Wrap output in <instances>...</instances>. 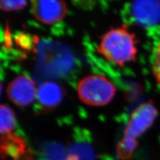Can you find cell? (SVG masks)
Wrapping results in <instances>:
<instances>
[{"label":"cell","instance_id":"6da1fadb","mask_svg":"<svg viewBox=\"0 0 160 160\" xmlns=\"http://www.w3.org/2000/svg\"><path fill=\"white\" fill-rule=\"evenodd\" d=\"M137 41L128 26L112 29L102 37L98 52L108 61L119 66L132 62L137 54Z\"/></svg>","mask_w":160,"mask_h":160},{"label":"cell","instance_id":"7a4b0ae2","mask_svg":"<svg viewBox=\"0 0 160 160\" xmlns=\"http://www.w3.org/2000/svg\"><path fill=\"white\" fill-rule=\"evenodd\" d=\"M116 92L113 83L101 75H91L78 83V93L82 101L89 106H105L112 101Z\"/></svg>","mask_w":160,"mask_h":160},{"label":"cell","instance_id":"52a82bcc","mask_svg":"<svg viewBox=\"0 0 160 160\" xmlns=\"http://www.w3.org/2000/svg\"><path fill=\"white\" fill-rule=\"evenodd\" d=\"M156 6L151 2H135L132 5V13L136 21L147 25L156 18Z\"/></svg>","mask_w":160,"mask_h":160},{"label":"cell","instance_id":"8fae6325","mask_svg":"<svg viewBox=\"0 0 160 160\" xmlns=\"http://www.w3.org/2000/svg\"><path fill=\"white\" fill-rule=\"evenodd\" d=\"M152 70L154 78L160 88V41L155 49L153 58Z\"/></svg>","mask_w":160,"mask_h":160},{"label":"cell","instance_id":"5b68a950","mask_svg":"<svg viewBox=\"0 0 160 160\" xmlns=\"http://www.w3.org/2000/svg\"><path fill=\"white\" fill-rule=\"evenodd\" d=\"M154 116L153 108L148 104L139 106L132 113L124 130V137L134 138L141 134L152 123Z\"/></svg>","mask_w":160,"mask_h":160},{"label":"cell","instance_id":"30bf717a","mask_svg":"<svg viewBox=\"0 0 160 160\" xmlns=\"http://www.w3.org/2000/svg\"><path fill=\"white\" fill-rule=\"evenodd\" d=\"M136 146L137 142L134 138L123 137L118 145L117 152L119 158L123 159L129 158Z\"/></svg>","mask_w":160,"mask_h":160},{"label":"cell","instance_id":"277c9868","mask_svg":"<svg viewBox=\"0 0 160 160\" xmlns=\"http://www.w3.org/2000/svg\"><path fill=\"white\" fill-rule=\"evenodd\" d=\"M37 90L29 78L19 76L9 83L7 95L10 101L18 106H27L36 98Z\"/></svg>","mask_w":160,"mask_h":160},{"label":"cell","instance_id":"8992f818","mask_svg":"<svg viewBox=\"0 0 160 160\" xmlns=\"http://www.w3.org/2000/svg\"><path fill=\"white\" fill-rule=\"evenodd\" d=\"M36 97L39 104L42 108L53 109L62 102L64 90L56 83L45 82L38 86Z\"/></svg>","mask_w":160,"mask_h":160},{"label":"cell","instance_id":"9c48e42d","mask_svg":"<svg viewBox=\"0 0 160 160\" xmlns=\"http://www.w3.org/2000/svg\"><path fill=\"white\" fill-rule=\"evenodd\" d=\"M0 131L2 135L11 133L16 126V116L13 110L6 105L0 106Z\"/></svg>","mask_w":160,"mask_h":160},{"label":"cell","instance_id":"ba28073f","mask_svg":"<svg viewBox=\"0 0 160 160\" xmlns=\"http://www.w3.org/2000/svg\"><path fill=\"white\" fill-rule=\"evenodd\" d=\"M26 145L22 138H18L12 133L2 135V152L4 151L6 155L19 158L21 154L24 153Z\"/></svg>","mask_w":160,"mask_h":160},{"label":"cell","instance_id":"7c38bea8","mask_svg":"<svg viewBox=\"0 0 160 160\" xmlns=\"http://www.w3.org/2000/svg\"><path fill=\"white\" fill-rule=\"evenodd\" d=\"M27 3V2L23 0L20 1H9V0H5V1L0 2V7L3 11L10 12L13 10H19L23 9Z\"/></svg>","mask_w":160,"mask_h":160},{"label":"cell","instance_id":"3957f363","mask_svg":"<svg viewBox=\"0 0 160 160\" xmlns=\"http://www.w3.org/2000/svg\"><path fill=\"white\" fill-rule=\"evenodd\" d=\"M31 8L33 16L45 24L61 21L67 13L66 4L63 1L36 0L31 2Z\"/></svg>","mask_w":160,"mask_h":160}]
</instances>
